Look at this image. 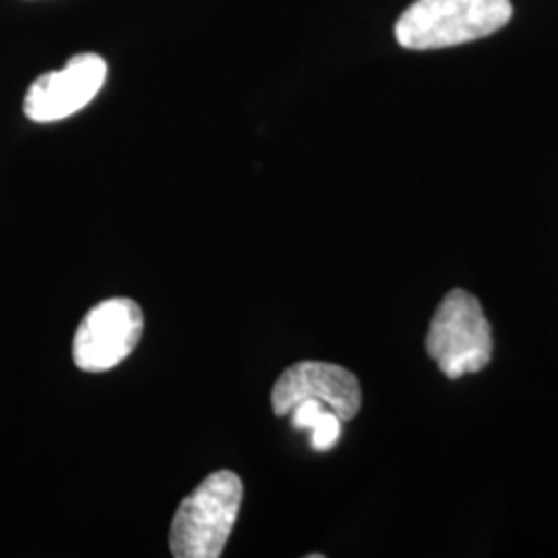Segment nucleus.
<instances>
[{
  "label": "nucleus",
  "instance_id": "f257e3e1",
  "mask_svg": "<svg viewBox=\"0 0 558 558\" xmlns=\"http://www.w3.org/2000/svg\"><path fill=\"white\" fill-rule=\"evenodd\" d=\"M511 15V0H416L396 23V38L408 50L449 48L499 32Z\"/></svg>",
  "mask_w": 558,
  "mask_h": 558
},
{
  "label": "nucleus",
  "instance_id": "f03ea898",
  "mask_svg": "<svg viewBox=\"0 0 558 558\" xmlns=\"http://www.w3.org/2000/svg\"><path fill=\"white\" fill-rule=\"evenodd\" d=\"M242 505V482L221 470L201 482L180 502L170 525V553L177 558L221 557Z\"/></svg>",
  "mask_w": 558,
  "mask_h": 558
},
{
  "label": "nucleus",
  "instance_id": "7ed1b4c3",
  "mask_svg": "<svg viewBox=\"0 0 558 558\" xmlns=\"http://www.w3.org/2000/svg\"><path fill=\"white\" fill-rule=\"evenodd\" d=\"M426 352L449 379L486 368L493 359V329L478 299L458 288L440 300L428 327Z\"/></svg>",
  "mask_w": 558,
  "mask_h": 558
},
{
  "label": "nucleus",
  "instance_id": "20e7f679",
  "mask_svg": "<svg viewBox=\"0 0 558 558\" xmlns=\"http://www.w3.org/2000/svg\"><path fill=\"white\" fill-rule=\"evenodd\" d=\"M143 313L131 299L104 300L94 306L73 339V360L81 371H110L140 343Z\"/></svg>",
  "mask_w": 558,
  "mask_h": 558
},
{
  "label": "nucleus",
  "instance_id": "39448f33",
  "mask_svg": "<svg viewBox=\"0 0 558 558\" xmlns=\"http://www.w3.org/2000/svg\"><path fill=\"white\" fill-rule=\"evenodd\" d=\"M106 75V60L98 54L73 57L64 69L34 81L23 100V112L34 122L69 119L100 94Z\"/></svg>",
  "mask_w": 558,
  "mask_h": 558
},
{
  "label": "nucleus",
  "instance_id": "423d86ee",
  "mask_svg": "<svg viewBox=\"0 0 558 558\" xmlns=\"http://www.w3.org/2000/svg\"><path fill=\"white\" fill-rule=\"evenodd\" d=\"M304 399H317L331 408L339 418H356L362 405V391L356 375L329 362H299L281 373L271 391V408L278 416Z\"/></svg>",
  "mask_w": 558,
  "mask_h": 558
},
{
  "label": "nucleus",
  "instance_id": "0eeeda50",
  "mask_svg": "<svg viewBox=\"0 0 558 558\" xmlns=\"http://www.w3.org/2000/svg\"><path fill=\"white\" fill-rule=\"evenodd\" d=\"M290 420L296 430H311V447L315 451H329L341 439L343 420L317 399L299 401L290 410Z\"/></svg>",
  "mask_w": 558,
  "mask_h": 558
}]
</instances>
